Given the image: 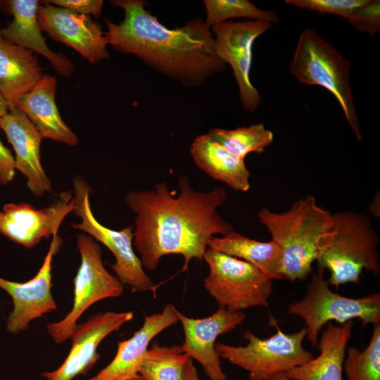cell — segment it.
Masks as SVG:
<instances>
[{
    "label": "cell",
    "instance_id": "6da1fadb",
    "mask_svg": "<svg viewBox=\"0 0 380 380\" xmlns=\"http://www.w3.org/2000/svg\"><path fill=\"white\" fill-rule=\"evenodd\" d=\"M177 186L170 190L160 182L151 189L131 191L125 196L135 214L133 245L146 270H156L163 257L175 254L184 258L185 271L192 259H203L212 237L234 231L217 212L227 198L224 188L197 191L185 175L178 177Z\"/></svg>",
    "mask_w": 380,
    "mask_h": 380
},
{
    "label": "cell",
    "instance_id": "7a4b0ae2",
    "mask_svg": "<svg viewBox=\"0 0 380 380\" xmlns=\"http://www.w3.org/2000/svg\"><path fill=\"white\" fill-rule=\"evenodd\" d=\"M124 11L119 24L106 20L108 45L133 54L160 73L194 87L224 71L226 63L217 56L211 29L195 18L170 29L145 7L142 0H115Z\"/></svg>",
    "mask_w": 380,
    "mask_h": 380
},
{
    "label": "cell",
    "instance_id": "3957f363",
    "mask_svg": "<svg viewBox=\"0 0 380 380\" xmlns=\"http://www.w3.org/2000/svg\"><path fill=\"white\" fill-rule=\"evenodd\" d=\"M379 238L365 214L340 211L332 215L327 230L317 246L318 268L330 272L328 284L338 287L358 283L363 270L379 274Z\"/></svg>",
    "mask_w": 380,
    "mask_h": 380
},
{
    "label": "cell",
    "instance_id": "277c9868",
    "mask_svg": "<svg viewBox=\"0 0 380 380\" xmlns=\"http://www.w3.org/2000/svg\"><path fill=\"white\" fill-rule=\"evenodd\" d=\"M332 215L318 205L311 195L298 199L282 213H274L266 207L259 210L260 222L281 251L284 279L294 281L309 275L317 243L330 226Z\"/></svg>",
    "mask_w": 380,
    "mask_h": 380
},
{
    "label": "cell",
    "instance_id": "5b68a950",
    "mask_svg": "<svg viewBox=\"0 0 380 380\" xmlns=\"http://www.w3.org/2000/svg\"><path fill=\"white\" fill-rule=\"evenodd\" d=\"M350 69V61L315 30L306 29L300 33L290 65L291 72L301 83L320 86L329 91L341 106L355 136L361 141Z\"/></svg>",
    "mask_w": 380,
    "mask_h": 380
},
{
    "label": "cell",
    "instance_id": "8992f818",
    "mask_svg": "<svg viewBox=\"0 0 380 380\" xmlns=\"http://www.w3.org/2000/svg\"><path fill=\"white\" fill-rule=\"evenodd\" d=\"M324 271L318 268L307 286L305 297L289 307L290 314L304 321L306 338L312 346L317 345L324 326L331 321L343 324L357 318L362 326L379 324V293L357 298L341 296L330 289L324 279Z\"/></svg>",
    "mask_w": 380,
    "mask_h": 380
},
{
    "label": "cell",
    "instance_id": "52a82bcc",
    "mask_svg": "<svg viewBox=\"0 0 380 380\" xmlns=\"http://www.w3.org/2000/svg\"><path fill=\"white\" fill-rule=\"evenodd\" d=\"M203 259L209 267L204 286L219 308L241 311L267 307L272 279L254 265L208 248Z\"/></svg>",
    "mask_w": 380,
    "mask_h": 380
},
{
    "label": "cell",
    "instance_id": "ba28073f",
    "mask_svg": "<svg viewBox=\"0 0 380 380\" xmlns=\"http://www.w3.org/2000/svg\"><path fill=\"white\" fill-rule=\"evenodd\" d=\"M243 338L247 341L246 346L218 342L215 348L220 358L247 371L248 380H267L313 358L303 346L306 338L305 327L293 334H286L277 328V333L265 339L247 330Z\"/></svg>",
    "mask_w": 380,
    "mask_h": 380
},
{
    "label": "cell",
    "instance_id": "9c48e42d",
    "mask_svg": "<svg viewBox=\"0 0 380 380\" xmlns=\"http://www.w3.org/2000/svg\"><path fill=\"white\" fill-rule=\"evenodd\" d=\"M72 189V213L80 218V222H72L71 227L101 243L113 254L115 262L110 266L123 285L129 286L132 292L152 291L155 293L157 286L146 274L134 251L133 226L115 230L100 223L90 205L91 189L82 177L76 176L73 179Z\"/></svg>",
    "mask_w": 380,
    "mask_h": 380
},
{
    "label": "cell",
    "instance_id": "30bf717a",
    "mask_svg": "<svg viewBox=\"0 0 380 380\" xmlns=\"http://www.w3.org/2000/svg\"><path fill=\"white\" fill-rule=\"evenodd\" d=\"M76 241L81 261L74 279L72 307L63 319L46 325L48 334L58 344L70 338L78 319L91 305L119 297L124 291V285L104 267L97 242L84 233L77 234Z\"/></svg>",
    "mask_w": 380,
    "mask_h": 380
},
{
    "label": "cell",
    "instance_id": "8fae6325",
    "mask_svg": "<svg viewBox=\"0 0 380 380\" xmlns=\"http://www.w3.org/2000/svg\"><path fill=\"white\" fill-rule=\"evenodd\" d=\"M272 24L256 20L226 21L211 27L218 57L232 68L243 108L256 110L261 103L258 89L250 80L252 49L255 39Z\"/></svg>",
    "mask_w": 380,
    "mask_h": 380
},
{
    "label": "cell",
    "instance_id": "7c38bea8",
    "mask_svg": "<svg viewBox=\"0 0 380 380\" xmlns=\"http://www.w3.org/2000/svg\"><path fill=\"white\" fill-rule=\"evenodd\" d=\"M73 210L70 191H61L49 206L39 209L24 202L6 203L0 209V234L32 248L42 239L58 234L63 220Z\"/></svg>",
    "mask_w": 380,
    "mask_h": 380
},
{
    "label": "cell",
    "instance_id": "4fadbf2b",
    "mask_svg": "<svg viewBox=\"0 0 380 380\" xmlns=\"http://www.w3.org/2000/svg\"><path fill=\"white\" fill-rule=\"evenodd\" d=\"M61 243V236L53 235L43 264L32 279L17 282L0 277V289L5 291L13 301V309L6 319L7 332L20 333L28 328L32 320L56 310V303L51 293V267L53 258Z\"/></svg>",
    "mask_w": 380,
    "mask_h": 380
},
{
    "label": "cell",
    "instance_id": "5bb4252c",
    "mask_svg": "<svg viewBox=\"0 0 380 380\" xmlns=\"http://www.w3.org/2000/svg\"><path fill=\"white\" fill-rule=\"evenodd\" d=\"M37 20L41 30L51 38L72 48L91 64L109 58L101 26L89 15L44 1L39 4Z\"/></svg>",
    "mask_w": 380,
    "mask_h": 380
},
{
    "label": "cell",
    "instance_id": "9a60e30c",
    "mask_svg": "<svg viewBox=\"0 0 380 380\" xmlns=\"http://www.w3.org/2000/svg\"><path fill=\"white\" fill-rule=\"evenodd\" d=\"M133 317L131 311H108L77 324L70 338L71 348L63 362L55 370L42 372V376L46 380H72L87 374L100 358L96 350L101 342Z\"/></svg>",
    "mask_w": 380,
    "mask_h": 380
},
{
    "label": "cell",
    "instance_id": "2e32d148",
    "mask_svg": "<svg viewBox=\"0 0 380 380\" xmlns=\"http://www.w3.org/2000/svg\"><path fill=\"white\" fill-rule=\"evenodd\" d=\"M178 318L184 335V343L180 345L182 351L191 360H196L210 380H226L215 348V341L220 335L241 324L245 314L219 308L210 316L201 319L188 317L178 311Z\"/></svg>",
    "mask_w": 380,
    "mask_h": 380
},
{
    "label": "cell",
    "instance_id": "e0dca14e",
    "mask_svg": "<svg viewBox=\"0 0 380 380\" xmlns=\"http://www.w3.org/2000/svg\"><path fill=\"white\" fill-rule=\"evenodd\" d=\"M0 128L5 132L15 152L16 170L27 179V186L37 197L51 191V182L40 159L42 136L18 107L0 118Z\"/></svg>",
    "mask_w": 380,
    "mask_h": 380
},
{
    "label": "cell",
    "instance_id": "ac0fdd59",
    "mask_svg": "<svg viewBox=\"0 0 380 380\" xmlns=\"http://www.w3.org/2000/svg\"><path fill=\"white\" fill-rule=\"evenodd\" d=\"M178 310L167 303L163 311L145 315L142 327L127 340L119 341L111 362L88 380H127L138 375L139 365L153 338L179 322Z\"/></svg>",
    "mask_w": 380,
    "mask_h": 380
},
{
    "label": "cell",
    "instance_id": "d6986e66",
    "mask_svg": "<svg viewBox=\"0 0 380 380\" xmlns=\"http://www.w3.org/2000/svg\"><path fill=\"white\" fill-rule=\"evenodd\" d=\"M6 4L12 21L0 30V35L13 44L45 57L63 77H71L75 70L72 62L62 53L51 50L42 34L37 20V0H10Z\"/></svg>",
    "mask_w": 380,
    "mask_h": 380
},
{
    "label": "cell",
    "instance_id": "ffe728a7",
    "mask_svg": "<svg viewBox=\"0 0 380 380\" xmlns=\"http://www.w3.org/2000/svg\"><path fill=\"white\" fill-rule=\"evenodd\" d=\"M56 77L44 75L18 101L20 108L38 129L43 139L76 146L78 137L61 117L55 101Z\"/></svg>",
    "mask_w": 380,
    "mask_h": 380
},
{
    "label": "cell",
    "instance_id": "44dd1931",
    "mask_svg": "<svg viewBox=\"0 0 380 380\" xmlns=\"http://www.w3.org/2000/svg\"><path fill=\"white\" fill-rule=\"evenodd\" d=\"M353 322L334 325L329 322L318 338L319 355L285 374L291 380H343L346 346Z\"/></svg>",
    "mask_w": 380,
    "mask_h": 380
},
{
    "label": "cell",
    "instance_id": "7402d4cb",
    "mask_svg": "<svg viewBox=\"0 0 380 380\" xmlns=\"http://www.w3.org/2000/svg\"><path fill=\"white\" fill-rule=\"evenodd\" d=\"M43 77L33 51L13 44L0 35V93L9 110Z\"/></svg>",
    "mask_w": 380,
    "mask_h": 380
},
{
    "label": "cell",
    "instance_id": "603a6c76",
    "mask_svg": "<svg viewBox=\"0 0 380 380\" xmlns=\"http://www.w3.org/2000/svg\"><path fill=\"white\" fill-rule=\"evenodd\" d=\"M190 153L197 167L213 179L224 182L235 191L250 189V171L244 159L212 141L207 134L196 137Z\"/></svg>",
    "mask_w": 380,
    "mask_h": 380
},
{
    "label": "cell",
    "instance_id": "cb8c5ba5",
    "mask_svg": "<svg viewBox=\"0 0 380 380\" xmlns=\"http://www.w3.org/2000/svg\"><path fill=\"white\" fill-rule=\"evenodd\" d=\"M208 248L244 260L272 279H284L281 251L272 240L259 241L234 230L224 236L212 237Z\"/></svg>",
    "mask_w": 380,
    "mask_h": 380
},
{
    "label": "cell",
    "instance_id": "d4e9b609",
    "mask_svg": "<svg viewBox=\"0 0 380 380\" xmlns=\"http://www.w3.org/2000/svg\"><path fill=\"white\" fill-rule=\"evenodd\" d=\"M191 359L180 346H161L153 342L138 370L144 380H185V369Z\"/></svg>",
    "mask_w": 380,
    "mask_h": 380
},
{
    "label": "cell",
    "instance_id": "484cf974",
    "mask_svg": "<svg viewBox=\"0 0 380 380\" xmlns=\"http://www.w3.org/2000/svg\"><path fill=\"white\" fill-rule=\"evenodd\" d=\"M207 134L212 141L243 159L250 153H262L274 139L273 133L262 123L234 129L212 128Z\"/></svg>",
    "mask_w": 380,
    "mask_h": 380
},
{
    "label": "cell",
    "instance_id": "4316f807",
    "mask_svg": "<svg viewBox=\"0 0 380 380\" xmlns=\"http://www.w3.org/2000/svg\"><path fill=\"white\" fill-rule=\"evenodd\" d=\"M205 24L213 26L234 18L262 20L271 24L279 22V18L274 11L258 8L248 0H205Z\"/></svg>",
    "mask_w": 380,
    "mask_h": 380
},
{
    "label": "cell",
    "instance_id": "83f0119b",
    "mask_svg": "<svg viewBox=\"0 0 380 380\" xmlns=\"http://www.w3.org/2000/svg\"><path fill=\"white\" fill-rule=\"evenodd\" d=\"M343 369L348 380H380V324L374 326L364 350H346Z\"/></svg>",
    "mask_w": 380,
    "mask_h": 380
},
{
    "label": "cell",
    "instance_id": "f1b7e54d",
    "mask_svg": "<svg viewBox=\"0 0 380 380\" xmlns=\"http://www.w3.org/2000/svg\"><path fill=\"white\" fill-rule=\"evenodd\" d=\"M367 0H287L286 4L348 19Z\"/></svg>",
    "mask_w": 380,
    "mask_h": 380
},
{
    "label": "cell",
    "instance_id": "f546056e",
    "mask_svg": "<svg viewBox=\"0 0 380 380\" xmlns=\"http://www.w3.org/2000/svg\"><path fill=\"white\" fill-rule=\"evenodd\" d=\"M348 20L359 32L376 34L380 30V1L367 0Z\"/></svg>",
    "mask_w": 380,
    "mask_h": 380
},
{
    "label": "cell",
    "instance_id": "4dcf8cb0",
    "mask_svg": "<svg viewBox=\"0 0 380 380\" xmlns=\"http://www.w3.org/2000/svg\"><path fill=\"white\" fill-rule=\"evenodd\" d=\"M46 2L80 15H93L95 18L100 16L103 5L102 0H51Z\"/></svg>",
    "mask_w": 380,
    "mask_h": 380
},
{
    "label": "cell",
    "instance_id": "1f68e13d",
    "mask_svg": "<svg viewBox=\"0 0 380 380\" xmlns=\"http://www.w3.org/2000/svg\"><path fill=\"white\" fill-rule=\"evenodd\" d=\"M15 158L11 151L0 140V183L6 185L15 175Z\"/></svg>",
    "mask_w": 380,
    "mask_h": 380
},
{
    "label": "cell",
    "instance_id": "d6a6232c",
    "mask_svg": "<svg viewBox=\"0 0 380 380\" xmlns=\"http://www.w3.org/2000/svg\"><path fill=\"white\" fill-rule=\"evenodd\" d=\"M185 380H200L197 369L194 366L192 360H190L186 366Z\"/></svg>",
    "mask_w": 380,
    "mask_h": 380
},
{
    "label": "cell",
    "instance_id": "836d02e7",
    "mask_svg": "<svg viewBox=\"0 0 380 380\" xmlns=\"http://www.w3.org/2000/svg\"><path fill=\"white\" fill-rule=\"evenodd\" d=\"M9 111L8 105L0 93V118L5 115Z\"/></svg>",
    "mask_w": 380,
    "mask_h": 380
},
{
    "label": "cell",
    "instance_id": "e575fe53",
    "mask_svg": "<svg viewBox=\"0 0 380 380\" xmlns=\"http://www.w3.org/2000/svg\"><path fill=\"white\" fill-rule=\"evenodd\" d=\"M267 380H291V379L289 378L285 373H279V374H276L270 376Z\"/></svg>",
    "mask_w": 380,
    "mask_h": 380
},
{
    "label": "cell",
    "instance_id": "d590c367",
    "mask_svg": "<svg viewBox=\"0 0 380 380\" xmlns=\"http://www.w3.org/2000/svg\"><path fill=\"white\" fill-rule=\"evenodd\" d=\"M127 380H144V379L139 375H137V376H136L134 377L128 379Z\"/></svg>",
    "mask_w": 380,
    "mask_h": 380
}]
</instances>
